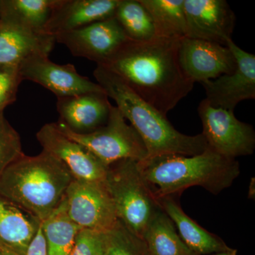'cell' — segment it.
Instances as JSON below:
<instances>
[{
    "instance_id": "cell-13",
    "label": "cell",
    "mask_w": 255,
    "mask_h": 255,
    "mask_svg": "<svg viewBox=\"0 0 255 255\" xmlns=\"http://www.w3.org/2000/svg\"><path fill=\"white\" fill-rule=\"evenodd\" d=\"M179 60L186 76L194 83L233 73L237 66L228 47L187 37L181 39Z\"/></svg>"
},
{
    "instance_id": "cell-11",
    "label": "cell",
    "mask_w": 255,
    "mask_h": 255,
    "mask_svg": "<svg viewBox=\"0 0 255 255\" xmlns=\"http://www.w3.org/2000/svg\"><path fill=\"white\" fill-rule=\"evenodd\" d=\"M36 138L43 150L60 161L74 179L87 182H105L108 167L81 144L69 138L55 123L45 124Z\"/></svg>"
},
{
    "instance_id": "cell-12",
    "label": "cell",
    "mask_w": 255,
    "mask_h": 255,
    "mask_svg": "<svg viewBox=\"0 0 255 255\" xmlns=\"http://www.w3.org/2000/svg\"><path fill=\"white\" fill-rule=\"evenodd\" d=\"M23 80H30L53 92L57 98L105 92L98 83L80 75L73 64L60 65L48 55H38L25 60L18 67Z\"/></svg>"
},
{
    "instance_id": "cell-4",
    "label": "cell",
    "mask_w": 255,
    "mask_h": 255,
    "mask_svg": "<svg viewBox=\"0 0 255 255\" xmlns=\"http://www.w3.org/2000/svg\"><path fill=\"white\" fill-rule=\"evenodd\" d=\"M73 179L60 161L43 150L23 155L5 169L0 194L42 222L61 204Z\"/></svg>"
},
{
    "instance_id": "cell-14",
    "label": "cell",
    "mask_w": 255,
    "mask_h": 255,
    "mask_svg": "<svg viewBox=\"0 0 255 255\" xmlns=\"http://www.w3.org/2000/svg\"><path fill=\"white\" fill-rule=\"evenodd\" d=\"M186 37L226 46L236 26V15L225 0H184Z\"/></svg>"
},
{
    "instance_id": "cell-22",
    "label": "cell",
    "mask_w": 255,
    "mask_h": 255,
    "mask_svg": "<svg viewBox=\"0 0 255 255\" xmlns=\"http://www.w3.org/2000/svg\"><path fill=\"white\" fill-rule=\"evenodd\" d=\"M147 9L159 38H182L186 37L184 0H139Z\"/></svg>"
},
{
    "instance_id": "cell-3",
    "label": "cell",
    "mask_w": 255,
    "mask_h": 255,
    "mask_svg": "<svg viewBox=\"0 0 255 255\" xmlns=\"http://www.w3.org/2000/svg\"><path fill=\"white\" fill-rule=\"evenodd\" d=\"M137 164L157 200L197 186L218 194L231 187L241 174L236 159L224 157L209 148L196 155L146 157Z\"/></svg>"
},
{
    "instance_id": "cell-31",
    "label": "cell",
    "mask_w": 255,
    "mask_h": 255,
    "mask_svg": "<svg viewBox=\"0 0 255 255\" xmlns=\"http://www.w3.org/2000/svg\"><path fill=\"white\" fill-rule=\"evenodd\" d=\"M2 251L3 255H19L14 253V252L10 251L9 250L4 249V248H0Z\"/></svg>"
},
{
    "instance_id": "cell-5",
    "label": "cell",
    "mask_w": 255,
    "mask_h": 255,
    "mask_svg": "<svg viewBox=\"0 0 255 255\" xmlns=\"http://www.w3.org/2000/svg\"><path fill=\"white\" fill-rule=\"evenodd\" d=\"M137 162L128 159L109 166L105 183L119 222L141 241L161 207L142 178Z\"/></svg>"
},
{
    "instance_id": "cell-1",
    "label": "cell",
    "mask_w": 255,
    "mask_h": 255,
    "mask_svg": "<svg viewBox=\"0 0 255 255\" xmlns=\"http://www.w3.org/2000/svg\"><path fill=\"white\" fill-rule=\"evenodd\" d=\"M182 38L129 40L100 66L116 74L140 98L167 116L194 85L179 64Z\"/></svg>"
},
{
    "instance_id": "cell-27",
    "label": "cell",
    "mask_w": 255,
    "mask_h": 255,
    "mask_svg": "<svg viewBox=\"0 0 255 255\" xmlns=\"http://www.w3.org/2000/svg\"><path fill=\"white\" fill-rule=\"evenodd\" d=\"M22 81L18 67L0 65V114L16 100L18 87Z\"/></svg>"
},
{
    "instance_id": "cell-6",
    "label": "cell",
    "mask_w": 255,
    "mask_h": 255,
    "mask_svg": "<svg viewBox=\"0 0 255 255\" xmlns=\"http://www.w3.org/2000/svg\"><path fill=\"white\" fill-rule=\"evenodd\" d=\"M55 124L64 135L86 147L107 167L128 159L140 162L147 157L141 137L116 106H111L107 124L88 133L72 131L59 122Z\"/></svg>"
},
{
    "instance_id": "cell-30",
    "label": "cell",
    "mask_w": 255,
    "mask_h": 255,
    "mask_svg": "<svg viewBox=\"0 0 255 255\" xmlns=\"http://www.w3.org/2000/svg\"><path fill=\"white\" fill-rule=\"evenodd\" d=\"M211 255H237V251L236 250L231 249L229 251L222 252V253H216Z\"/></svg>"
},
{
    "instance_id": "cell-16",
    "label": "cell",
    "mask_w": 255,
    "mask_h": 255,
    "mask_svg": "<svg viewBox=\"0 0 255 255\" xmlns=\"http://www.w3.org/2000/svg\"><path fill=\"white\" fill-rule=\"evenodd\" d=\"M103 93L60 97L57 101L59 122L78 133H88L107 124L111 103Z\"/></svg>"
},
{
    "instance_id": "cell-10",
    "label": "cell",
    "mask_w": 255,
    "mask_h": 255,
    "mask_svg": "<svg viewBox=\"0 0 255 255\" xmlns=\"http://www.w3.org/2000/svg\"><path fill=\"white\" fill-rule=\"evenodd\" d=\"M55 41L66 46L74 56L103 65L128 41L115 16L80 29L59 33Z\"/></svg>"
},
{
    "instance_id": "cell-7",
    "label": "cell",
    "mask_w": 255,
    "mask_h": 255,
    "mask_svg": "<svg viewBox=\"0 0 255 255\" xmlns=\"http://www.w3.org/2000/svg\"><path fill=\"white\" fill-rule=\"evenodd\" d=\"M65 201L69 217L82 230L106 233L119 223L105 181L74 179L66 191Z\"/></svg>"
},
{
    "instance_id": "cell-2",
    "label": "cell",
    "mask_w": 255,
    "mask_h": 255,
    "mask_svg": "<svg viewBox=\"0 0 255 255\" xmlns=\"http://www.w3.org/2000/svg\"><path fill=\"white\" fill-rule=\"evenodd\" d=\"M93 75L97 83L108 97L115 101L116 107L141 137L147 157L196 155L209 148L202 133L187 135L178 131L167 116L140 98L116 74L97 65Z\"/></svg>"
},
{
    "instance_id": "cell-28",
    "label": "cell",
    "mask_w": 255,
    "mask_h": 255,
    "mask_svg": "<svg viewBox=\"0 0 255 255\" xmlns=\"http://www.w3.org/2000/svg\"><path fill=\"white\" fill-rule=\"evenodd\" d=\"M107 233L80 230L70 255H105Z\"/></svg>"
},
{
    "instance_id": "cell-25",
    "label": "cell",
    "mask_w": 255,
    "mask_h": 255,
    "mask_svg": "<svg viewBox=\"0 0 255 255\" xmlns=\"http://www.w3.org/2000/svg\"><path fill=\"white\" fill-rule=\"evenodd\" d=\"M105 255H149L143 243L120 222L107 233Z\"/></svg>"
},
{
    "instance_id": "cell-24",
    "label": "cell",
    "mask_w": 255,
    "mask_h": 255,
    "mask_svg": "<svg viewBox=\"0 0 255 255\" xmlns=\"http://www.w3.org/2000/svg\"><path fill=\"white\" fill-rule=\"evenodd\" d=\"M114 16L130 41H148L157 37L152 18L139 0H120Z\"/></svg>"
},
{
    "instance_id": "cell-29",
    "label": "cell",
    "mask_w": 255,
    "mask_h": 255,
    "mask_svg": "<svg viewBox=\"0 0 255 255\" xmlns=\"http://www.w3.org/2000/svg\"><path fill=\"white\" fill-rule=\"evenodd\" d=\"M25 255H48L46 238L42 230L41 223L30 243Z\"/></svg>"
},
{
    "instance_id": "cell-17",
    "label": "cell",
    "mask_w": 255,
    "mask_h": 255,
    "mask_svg": "<svg viewBox=\"0 0 255 255\" xmlns=\"http://www.w3.org/2000/svg\"><path fill=\"white\" fill-rule=\"evenodd\" d=\"M54 36L0 20V65L19 67L38 55H49Z\"/></svg>"
},
{
    "instance_id": "cell-21",
    "label": "cell",
    "mask_w": 255,
    "mask_h": 255,
    "mask_svg": "<svg viewBox=\"0 0 255 255\" xmlns=\"http://www.w3.org/2000/svg\"><path fill=\"white\" fill-rule=\"evenodd\" d=\"M60 0H0V20L42 32Z\"/></svg>"
},
{
    "instance_id": "cell-26",
    "label": "cell",
    "mask_w": 255,
    "mask_h": 255,
    "mask_svg": "<svg viewBox=\"0 0 255 255\" xmlns=\"http://www.w3.org/2000/svg\"><path fill=\"white\" fill-rule=\"evenodd\" d=\"M24 155L18 132L0 114V177L10 164Z\"/></svg>"
},
{
    "instance_id": "cell-32",
    "label": "cell",
    "mask_w": 255,
    "mask_h": 255,
    "mask_svg": "<svg viewBox=\"0 0 255 255\" xmlns=\"http://www.w3.org/2000/svg\"><path fill=\"white\" fill-rule=\"evenodd\" d=\"M0 255H3L2 251H1V249H0Z\"/></svg>"
},
{
    "instance_id": "cell-23",
    "label": "cell",
    "mask_w": 255,
    "mask_h": 255,
    "mask_svg": "<svg viewBox=\"0 0 255 255\" xmlns=\"http://www.w3.org/2000/svg\"><path fill=\"white\" fill-rule=\"evenodd\" d=\"M48 255H70L77 235L81 228L69 217L65 199L51 214L41 222Z\"/></svg>"
},
{
    "instance_id": "cell-19",
    "label": "cell",
    "mask_w": 255,
    "mask_h": 255,
    "mask_svg": "<svg viewBox=\"0 0 255 255\" xmlns=\"http://www.w3.org/2000/svg\"><path fill=\"white\" fill-rule=\"evenodd\" d=\"M34 216L0 194V248L26 255L41 225Z\"/></svg>"
},
{
    "instance_id": "cell-15",
    "label": "cell",
    "mask_w": 255,
    "mask_h": 255,
    "mask_svg": "<svg viewBox=\"0 0 255 255\" xmlns=\"http://www.w3.org/2000/svg\"><path fill=\"white\" fill-rule=\"evenodd\" d=\"M120 0H60L42 33L55 36L113 17Z\"/></svg>"
},
{
    "instance_id": "cell-18",
    "label": "cell",
    "mask_w": 255,
    "mask_h": 255,
    "mask_svg": "<svg viewBox=\"0 0 255 255\" xmlns=\"http://www.w3.org/2000/svg\"><path fill=\"white\" fill-rule=\"evenodd\" d=\"M159 206L172 220L179 237L195 255H210L229 251L231 248L216 235L209 232L187 216L173 196L158 199Z\"/></svg>"
},
{
    "instance_id": "cell-8",
    "label": "cell",
    "mask_w": 255,
    "mask_h": 255,
    "mask_svg": "<svg viewBox=\"0 0 255 255\" xmlns=\"http://www.w3.org/2000/svg\"><path fill=\"white\" fill-rule=\"evenodd\" d=\"M198 112L209 149L231 159L254 152V128L238 120L234 112L215 108L206 100L201 101Z\"/></svg>"
},
{
    "instance_id": "cell-9",
    "label": "cell",
    "mask_w": 255,
    "mask_h": 255,
    "mask_svg": "<svg viewBox=\"0 0 255 255\" xmlns=\"http://www.w3.org/2000/svg\"><path fill=\"white\" fill-rule=\"evenodd\" d=\"M226 46L236 60V70L201 85L210 105L234 112L240 102L255 99V55L241 49L232 38L228 40Z\"/></svg>"
},
{
    "instance_id": "cell-20",
    "label": "cell",
    "mask_w": 255,
    "mask_h": 255,
    "mask_svg": "<svg viewBox=\"0 0 255 255\" xmlns=\"http://www.w3.org/2000/svg\"><path fill=\"white\" fill-rule=\"evenodd\" d=\"M149 255H195L179 237L172 220L159 209L141 240Z\"/></svg>"
}]
</instances>
